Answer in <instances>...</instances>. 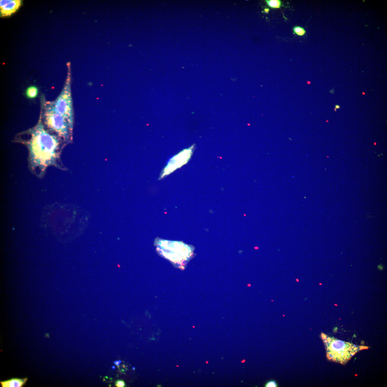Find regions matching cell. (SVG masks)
<instances>
[{
	"label": "cell",
	"mask_w": 387,
	"mask_h": 387,
	"mask_svg": "<svg viewBox=\"0 0 387 387\" xmlns=\"http://www.w3.org/2000/svg\"><path fill=\"white\" fill-rule=\"evenodd\" d=\"M14 142L26 148L28 169L38 179L44 177L49 167L64 169L61 156L65 143L46 130L41 115L35 126L18 133Z\"/></svg>",
	"instance_id": "obj_1"
},
{
	"label": "cell",
	"mask_w": 387,
	"mask_h": 387,
	"mask_svg": "<svg viewBox=\"0 0 387 387\" xmlns=\"http://www.w3.org/2000/svg\"><path fill=\"white\" fill-rule=\"evenodd\" d=\"M41 115L42 122L48 131L59 137L65 143L72 140V133L67 121L56 111L52 101H43Z\"/></svg>",
	"instance_id": "obj_2"
},
{
	"label": "cell",
	"mask_w": 387,
	"mask_h": 387,
	"mask_svg": "<svg viewBox=\"0 0 387 387\" xmlns=\"http://www.w3.org/2000/svg\"><path fill=\"white\" fill-rule=\"evenodd\" d=\"M157 240V250L161 255L179 267L184 268L193 254L192 247L181 242Z\"/></svg>",
	"instance_id": "obj_3"
},
{
	"label": "cell",
	"mask_w": 387,
	"mask_h": 387,
	"mask_svg": "<svg viewBox=\"0 0 387 387\" xmlns=\"http://www.w3.org/2000/svg\"><path fill=\"white\" fill-rule=\"evenodd\" d=\"M321 336L326 346L327 357L333 361L345 363L361 349L353 343L328 337L323 333Z\"/></svg>",
	"instance_id": "obj_4"
},
{
	"label": "cell",
	"mask_w": 387,
	"mask_h": 387,
	"mask_svg": "<svg viewBox=\"0 0 387 387\" xmlns=\"http://www.w3.org/2000/svg\"><path fill=\"white\" fill-rule=\"evenodd\" d=\"M69 68L67 78L64 86L60 95L53 103L56 111L67 121L72 133L74 113L71 88L70 70Z\"/></svg>",
	"instance_id": "obj_5"
},
{
	"label": "cell",
	"mask_w": 387,
	"mask_h": 387,
	"mask_svg": "<svg viewBox=\"0 0 387 387\" xmlns=\"http://www.w3.org/2000/svg\"><path fill=\"white\" fill-rule=\"evenodd\" d=\"M20 0H1L0 1L1 16H6L15 12L21 5Z\"/></svg>",
	"instance_id": "obj_6"
},
{
	"label": "cell",
	"mask_w": 387,
	"mask_h": 387,
	"mask_svg": "<svg viewBox=\"0 0 387 387\" xmlns=\"http://www.w3.org/2000/svg\"><path fill=\"white\" fill-rule=\"evenodd\" d=\"M28 378L23 379L12 378L4 381H1L0 384L1 387H23L26 385Z\"/></svg>",
	"instance_id": "obj_7"
},
{
	"label": "cell",
	"mask_w": 387,
	"mask_h": 387,
	"mask_svg": "<svg viewBox=\"0 0 387 387\" xmlns=\"http://www.w3.org/2000/svg\"><path fill=\"white\" fill-rule=\"evenodd\" d=\"M38 93L37 88L35 86H31L28 88L26 91V95L30 98H34L37 96Z\"/></svg>",
	"instance_id": "obj_8"
},
{
	"label": "cell",
	"mask_w": 387,
	"mask_h": 387,
	"mask_svg": "<svg viewBox=\"0 0 387 387\" xmlns=\"http://www.w3.org/2000/svg\"><path fill=\"white\" fill-rule=\"evenodd\" d=\"M267 5L272 8H279L282 6V2L280 0H267L266 1Z\"/></svg>",
	"instance_id": "obj_9"
},
{
	"label": "cell",
	"mask_w": 387,
	"mask_h": 387,
	"mask_svg": "<svg viewBox=\"0 0 387 387\" xmlns=\"http://www.w3.org/2000/svg\"><path fill=\"white\" fill-rule=\"evenodd\" d=\"M294 34L299 36H303L306 33V31L303 28L300 26H295L293 28Z\"/></svg>",
	"instance_id": "obj_10"
},
{
	"label": "cell",
	"mask_w": 387,
	"mask_h": 387,
	"mask_svg": "<svg viewBox=\"0 0 387 387\" xmlns=\"http://www.w3.org/2000/svg\"><path fill=\"white\" fill-rule=\"evenodd\" d=\"M278 386L277 384L274 381H270L268 382L266 384L265 387H276Z\"/></svg>",
	"instance_id": "obj_11"
},
{
	"label": "cell",
	"mask_w": 387,
	"mask_h": 387,
	"mask_svg": "<svg viewBox=\"0 0 387 387\" xmlns=\"http://www.w3.org/2000/svg\"><path fill=\"white\" fill-rule=\"evenodd\" d=\"M125 384L124 381L118 380L116 382V386L118 387H123L125 386Z\"/></svg>",
	"instance_id": "obj_12"
},
{
	"label": "cell",
	"mask_w": 387,
	"mask_h": 387,
	"mask_svg": "<svg viewBox=\"0 0 387 387\" xmlns=\"http://www.w3.org/2000/svg\"><path fill=\"white\" fill-rule=\"evenodd\" d=\"M384 266H382V265H378V269H379V270L382 271L383 270V269H384Z\"/></svg>",
	"instance_id": "obj_13"
},
{
	"label": "cell",
	"mask_w": 387,
	"mask_h": 387,
	"mask_svg": "<svg viewBox=\"0 0 387 387\" xmlns=\"http://www.w3.org/2000/svg\"><path fill=\"white\" fill-rule=\"evenodd\" d=\"M121 362L122 361L121 360H118L115 361H114V363L116 365L119 366V365H120V364L121 363Z\"/></svg>",
	"instance_id": "obj_14"
},
{
	"label": "cell",
	"mask_w": 387,
	"mask_h": 387,
	"mask_svg": "<svg viewBox=\"0 0 387 387\" xmlns=\"http://www.w3.org/2000/svg\"><path fill=\"white\" fill-rule=\"evenodd\" d=\"M269 9L267 8H265L264 9L265 12L266 13V14H267V13H269Z\"/></svg>",
	"instance_id": "obj_15"
},
{
	"label": "cell",
	"mask_w": 387,
	"mask_h": 387,
	"mask_svg": "<svg viewBox=\"0 0 387 387\" xmlns=\"http://www.w3.org/2000/svg\"><path fill=\"white\" fill-rule=\"evenodd\" d=\"M340 108V106H339L338 105H336V108H335L334 109L335 110L336 109H337Z\"/></svg>",
	"instance_id": "obj_16"
},
{
	"label": "cell",
	"mask_w": 387,
	"mask_h": 387,
	"mask_svg": "<svg viewBox=\"0 0 387 387\" xmlns=\"http://www.w3.org/2000/svg\"><path fill=\"white\" fill-rule=\"evenodd\" d=\"M112 369H115V366H113L112 367Z\"/></svg>",
	"instance_id": "obj_17"
},
{
	"label": "cell",
	"mask_w": 387,
	"mask_h": 387,
	"mask_svg": "<svg viewBox=\"0 0 387 387\" xmlns=\"http://www.w3.org/2000/svg\"><path fill=\"white\" fill-rule=\"evenodd\" d=\"M133 370H134V369H135V367H133Z\"/></svg>",
	"instance_id": "obj_18"
}]
</instances>
